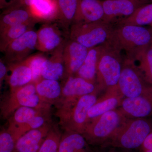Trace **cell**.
Instances as JSON below:
<instances>
[{"mask_svg": "<svg viewBox=\"0 0 152 152\" xmlns=\"http://www.w3.org/2000/svg\"><path fill=\"white\" fill-rule=\"evenodd\" d=\"M51 127L48 123L25 133L16 142L14 152H38Z\"/></svg>", "mask_w": 152, "mask_h": 152, "instance_id": "5bb4252c", "label": "cell"}, {"mask_svg": "<svg viewBox=\"0 0 152 152\" xmlns=\"http://www.w3.org/2000/svg\"><path fill=\"white\" fill-rule=\"evenodd\" d=\"M62 134L56 127H51L38 152H58Z\"/></svg>", "mask_w": 152, "mask_h": 152, "instance_id": "f1b7e54d", "label": "cell"}, {"mask_svg": "<svg viewBox=\"0 0 152 152\" xmlns=\"http://www.w3.org/2000/svg\"><path fill=\"white\" fill-rule=\"evenodd\" d=\"M20 0H0L1 9H6L16 4Z\"/></svg>", "mask_w": 152, "mask_h": 152, "instance_id": "e575fe53", "label": "cell"}, {"mask_svg": "<svg viewBox=\"0 0 152 152\" xmlns=\"http://www.w3.org/2000/svg\"><path fill=\"white\" fill-rule=\"evenodd\" d=\"M109 35L108 31L97 22L74 23L70 32V39L90 50L102 43Z\"/></svg>", "mask_w": 152, "mask_h": 152, "instance_id": "52a82bcc", "label": "cell"}, {"mask_svg": "<svg viewBox=\"0 0 152 152\" xmlns=\"http://www.w3.org/2000/svg\"><path fill=\"white\" fill-rule=\"evenodd\" d=\"M150 85L145 80L138 68L132 64H126L122 66L118 88L125 98L138 96Z\"/></svg>", "mask_w": 152, "mask_h": 152, "instance_id": "ba28073f", "label": "cell"}, {"mask_svg": "<svg viewBox=\"0 0 152 152\" xmlns=\"http://www.w3.org/2000/svg\"><path fill=\"white\" fill-rule=\"evenodd\" d=\"M118 39L124 48H137L143 52L148 49L152 41L151 31L142 26L126 24L117 32Z\"/></svg>", "mask_w": 152, "mask_h": 152, "instance_id": "30bf717a", "label": "cell"}, {"mask_svg": "<svg viewBox=\"0 0 152 152\" xmlns=\"http://www.w3.org/2000/svg\"><path fill=\"white\" fill-rule=\"evenodd\" d=\"M37 32L36 49L43 53L53 52L65 42L61 31L55 25H43Z\"/></svg>", "mask_w": 152, "mask_h": 152, "instance_id": "2e32d148", "label": "cell"}, {"mask_svg": "<svg viewBox=\"0 0 152 152\" xmlns=\"http://www.w3.org/2000/svg\"><path fill=\"white\" fill-rule=\"evenodd\" d=\"M93 152H134L133 151H128L110 146L93 147Z\"/></svg>", "mask_w": 152, "mask_h": 152, "instance_id": "836d02e7", "label": "cell"}, {"mask_svg": "<svg viewBox=\"0 0 152 152\" xmlns=\"http://www.w3.org/2000/svg\"><path fill=\"white\" fill-rule=\"evenodd\" d=\"M51 105L41 99L36 91L35 84L31 83L11 91L1 105V115L7 118L20 107L50 110Z\"/></svg>", "mask_w": 152, "mask_h": 152, "instance_id": "277c9868", "label": "cell"}, {"mask_svg": "<svg viewBox=\"0 0 152 152\" xmlns=\"http://www.w3.org/2000/svg\"><path fill=\"white\" fill-rule=\"evenodd\" d=\"M93 152V147L90 145L82 134L73 131H65L62 134L58 152Z\"/></svg>", "mask_w": 152, "mask_h": 152, "instance_id": "ffe728a7", "label": "cell"}, {"mask_svg": "<svg viewBox=\"0 0 152 152\" xmlns=\"http://www.w3.org/2000/svg\"><path fill=\"white\" fill-rule=\"evenodd\" d=\"M118 108L127 118H146L152 116V85L140 96L124 98Z\"/></svg>", "mask_w": 152, "mask_h": 152, "instance_id": "8fae6325", "label": "cell"}, {"mask_svg": "<svg viewBox=\"0 0 152 152\" xmlns=\"http://www.w3.org/2000/svg\"><path fill=\"white\" fill-rule=\"evenodd\" d=\"M104 16L102 4L98 0H78L77 13L73 23H95Z\"/></svg>", "mask_w": 152, "mask_h": 152, "instance_id": "ac0fdd59", "label": "cell"}, {"mask_svg": "<svg viewBox=\"0 0 152 152\" xmlns=\"http://www.w3.org/2000/svg\"><path fill=\"white\" fill-rule=\"evenodd\" d=\"M16 141L7 130H3L0 134V152H14Z\"/></svg>", "mask_w": 152, "mask_h": 152, "instance_id": "1f68e13d", "label": "cell"}, {"mask_svg": "<svg viewBox=\"0 0 152 152\" xmlns=\"http://www.w3.org/2000/svg\"><path fill=\"white\" fill-rule=\"evenodd\" d=\"M35 84L37 94L47 104L56 103L61 96L62 88L58 81L42 78Z\"/></svg>", "mask_w": 152, "mask_h": 152, "instance_id": "603a6c76", "label": "cell"}, {"mask_svg": "<svg viewBox=\"0 0 152 152\" xmlns=\"http://www.w3.org/2000/svg\"><path fill=\"white\" fill-rule=\"evenodd\" d=\"M49 112L47 110L20 107L10 117L7 130L16 142L25 133L48 124Z\"/></svg>", "mask_w": 152, "mask_h": 152, "instance_id": "3957f363", "label": "cell"}, {"mask_svg": "<svg viewBox=\"0 0 152 152\" xmlns=\"http://www.w3.org/2000/svg\"><path fill=\"white\" fill-rule=\"evenodd\" d=\"M37 37V32L31 30L12 42L4 52L7 61L14 64L27 58L36 48Z\"/></svg>", "mask_w": 152, "mask_h": 152, "instance_id": "7c38bea8", "label": "cell"}, {"mask_svg": "<svg viewBox=\"0 0 152 152\" xmlns=\"http://www.w3.org/2000/svg\"><path fill=\"white\" fill-rule=\"evenodd\" d=\"M104 16H130L137 10L132 0H106L102 3Z\"/></svg>", "mask_w": 152, "mask_h": 152, "instance_id": "cb8c5ba5", "label": "cell"}, {"mask_svg": "<svg viewBox=\"0 0 152 152\" xmlns=\"http://www.w3.org/2000/svg\"><path fill=\"white\" fill-rule=\"evenodd\" d=\"M122 66L117 58L105 54L99 58L96 79L98 90L113 89L118 88Z\"/></svg>", "mask_w": 152, "mask_h": 152, "instance_id": "9c48e42d", "label": "cell"}, {"mask_svg": "<svg viewBox=\"0 0 152 152\" xmlns=\"http://www.w3.org/2000/svg\"><path fill=\"white\" fill-rule=\"evenodd\" d=\"M99 58L98 49L94 48L90 49L84 62L76 73V76L94 84Z\"/></svg>", "mask_w": 152, "mask_h": 152, "instance_id": "d4e9b609", "label": "cell"}, {"mask_svg": "<svg viewBox=\"0 0 152 152\" xmlns=\"http://www.w3.org/2000/svg\"><path fill=\"white\" fill-rule=\"evenodd\" d=\"M47 57L42 53L31 55L25 60L32 72V83H36L42 79L43 64Z\"/></svg>", "mask_w": 152, "mask_h": 152, "instance_id": "4dcf8cb0", "label": "cell"}, {"mask_svg": "<svg viewBox=\"0 0 152 152\" xmlns=\"http://www.w3.org/2000/svg\"><path fill=\"white\" fill-rule=\"evenodd\" d=\"M57 1L58 12L57 20L66 31L74 21L77 10L78 0H57Z\"/></svg>", "mask_w": 152, "mask_h": 152, "instance_id": "4316f807", "label": "cell"}, {"mask_svg": "<svg viewBox=\"0 0 152 152\" xmlns=\"http://www.w3.org/2000/svg\"><path fill=\"white\" fill-rule=\"evenodd\" d=\"M7 69L4 63L1 59L0 61V85L1 87L2 84L3 80L5 78L7 75Z\"/></svg>", "mask_w": 152, "mask_h": 152, "instance_id": "d590c367", "label": "cell"}, {"mask_svg": "<svg viewBox=\"0 0 152 152\" xmlns=\"http://www.w3.org/2000/svg\"><path fill=\"white\" fill-rule=\"evenodd\" d=\"M97 91L79 98L75 105L62 117L60 124L65 131L82 134L88 124V114L90 109L97 100Z\"/></svg>", "mask_w": 152, "mask_h": 152, "instance_id": "8992f818", "label": "cell"}, {"mask_svg": "<svg viewBox=\"0 0 152 152\" xmlns=\"http://www.w3.org/2000/svg\"><path fill=\"white\" fill-rule=\"evenodd\" d=\"M151 25L152 26V23H151Z\"/></svg>", "mask_w": 152, "mask_h": 152, "instance_id": "74e56055", "label": "cell"}, {"mask_svg": "<svg viewBox=\"0 0 152 152\" xmlns=\"http://www.w3.org/2000/svg\"><path fill=\"white\" fill-rule=\"evenodd\" d=\"M37 21L10 27L0 31V50L4 52L14 41L30 30H33Z\"/></svg>", "mask_w": 152, "mask_h": 152, "instance_id": "484cf974", "label": "cell"}, {"mask_svg": "<svg viewBox=\"0 0 152 152\" xmlns=\"http://www.w3.org/2000/svg\"><path fill=\"white\" fill-rule=\"evenodd\" d=\"M124 98L118 88L106 91L90 109L88 114V124L103 114L118 108Z\"/></svg>", "mask_w": 152, "mask_h": 152, "instance_id": "9a60e30c", "label": "cell"}, {"mask_svg": "<svg viewBox=\"0 0 152 152\" xmlns=\"http://www.w3.org/2000/svg\"><path fill=\"white\" fill-rule=\"evenodd\" d=\"M11 73L7 78L11 91L32 83V72L25 60L20 62L10 64Z\"/></svg>", "mask_w": 152, "mask_h": 152, "instance_id": "7402d4cb", "label": "cell"}, {"mask_svg": "<svg viewBox=\"0 0 152 152\" xmlns=\"http://www.w3.org/2000/svg\"><path fill=\"white\" fill-rule=\"evenodd\" d=\"M134 152H152V132L148 136L141 146Z\"/></svg>", "mask_w": 152, "mask_h": 152, "instance_id": "d6a6232c", "label": "cell"}, {"mask_svg": "<svg viewBox=\"0 0 152 152\" xmlns=\"http://www.w3.org/2000/svg\"><path fill=\"white\" fill-rule=\"evenodd\" d=\"M140 56L139 69L145 80L152 85V48H149Z\"/></svg>", "mask_w": 152, "mask_h": 152, "instance_id": "f546056e", "label": "cell"}, {"mask_svg": "<svg viewBox=\"0 0 152 152\" xmlns=\"http://www.w3.org/2000/svg\"><path fill=\"white\" fill-rule=\"evenodd\" d=\"M97 86L84 79L73 76L68 77L62 88L61 96L56 103L57 115L67 113L83 96L98 91Z\"/></svg>", "mask_w": 152, "mask_h": 152, "instance_id": "5b68a950", "label": "cell"}, {"mask_svg": "<svg viewBox=\"0 0 152 152\" xmlns=\"http://www.w3.org/2000/svg\"><path fill=\"white\" fill-rule=\"evenodd\" d=\"M152 132V116L127 118L111 140L104 146L135 151L141 146Z\"/></svg>", "mask_w": 152, "mask_h": 152, "instance_id": "6da1fadb", "label": "cell"}, {"mask_svg": "<svg viewBox=\"0 0 152 152\" xmlns=\"http://www.w3.org/2000/svg\"><path fill=\"white\" fill-rule=\"evenodd\" d=\"M37 21L33 15L29 8L15 6L4 10L0 17V31L16 25Z\"/></svg>", "mask_w": 152, "mask_h": 152, "instance_id": "e0dca14e", "label": "cell"}, {"mask_svg": "<svg viewBox=\"0 0 152 152\" xmlns=\"http://www.w3.org/2000/svg\"><path fill=\"white\" fill-rule=\"evenodd\" d=\"M65 42L51 52L43 64L42 78L58 81L65 74L63 50Z\"/></svg>", "mask_w": 152, "mask_h": 152, "instance_id": "d6986e66", "label": "cell"}, {"mask_svg": "<svg viewBox=\"0 0 152 152\" xmlns=\"http://www.w3.org/2000/svg\"><path fill=\"white\" fill-rule=\"evenodd\" d=\"M89 49L76 41L65 42L63 50V59L66 75H75L86 58Z\"/></svg>", "mask_w": 152, "mask_h": 152, "instance_id": "4fadbf2b", "label": "cell"}, {"mask_svg": "<svg viewBox=\"0 0 152 152\" xmlns=\"http://www.w3.org/2000/svg\"><path fill=\"white\" fill-rule=\"evenodd\" d=\"M127 118L118 108L115 109L89 122L82 134L92 147L105 145Z\"/></svg>", "mask_w": 152, "mask_h": 152, "instance_id": "7a4b0ae2", "label": "cell"}, {"mask_svg": "<svg viewBox=\"0 0 152 152\" xmlns=\"http://www.w3.org/2000/svg\"><path fill=\"white\" fill-rule=\"evenodd\" d=\"M29 9L34 17L39 22L50 23L58 19L57 0H33Z\"/></svg>", "mask_w": 152, "mask_h": 152, "instance_id": "44dd1931", "label": "cell"}, {"mask_svg": "<svg viewBox=\"0 0 152 152\" xmlns=\"http://www.w3.org/2000/svg\"><path fill=\"white\" fill-rule=\"evenodd\" d=\"M33 0H20L18 2L15 6H24L26 7L29 8Z\"/></svg>", "mask_w": 152, "mask_h": 152, "instance_id": "8d00e7d4", "label": "cell"}, {"mask_svg": "<svg viewBox=\"0 0 152 152\" xmlns=\"http://www.w3.org/2000/svg\"><path fill=\"white\" fill-rule=\"evenodd\" d=\"M126 24L142 26L152 23V3L137 9L126 20Z\"/></svg>", "mask_w": 152, "mask_h": 152, "instance_id": "83f0119b", "label": "cell"}]
</instances>
